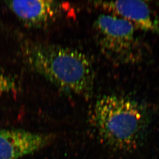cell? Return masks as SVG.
Returning <instances> with one entry per match:
<instances>
[{"label":"cell","mask_w":159,"mask_h":159,"mask_svg":"<svg viewBox=\"0 0 159 159\" xmlns=\"http://www.w3.org/2000/svg\"><path fill=\"white\" fill-rule=\"evenodd\" d=\"M24 57L30 66L58 87L84 98L92 95L95 73L85 54L70 48L39 43H26Z\"/></svg>","instance_id":"1"},{"label":"cell","mask_w":159,"mask_h":159,"mask_svg":"<svg viewBox=\"0 0 159 159\" xmlns=\"http://www.w3.org/2000/svg\"><path fill=\"white\" fill-rule=\"evenodd\" d=\"M98 134L107 145L131 150L141 144L148 123L146 110L132 99L116 95L102 96L90 114Z\"/></svg>","instance_id":"2"},{"label":"cell","mask_w":159,"mask_h":159,"mask_svg":"<svg viewBox=\"0 0 159 159\" xmlns=\"http://www.w3.org/2000/svg\"><path fill=\"white\" fill-rule=\"evenodd\" d=\"M96 39L102 53L117 63L139 60L140 42L131 23L116 16L102 14L94 23Z\"/></svg>","instance_id":"3"},{"label":"cell","mask_w":159,"mask_h":159,"mask_svg":"<svg viewBox=\"0 0 159 159\" xmlns=\"http://www.w3.org/2000/svg\"><path fill=\"white\" fill-rule=\"evenodd\" d=\"M54 139L53 134L0 129V159H20L47 147Z\"/></svg>","instance_id":"4"},{"label":"cell","mask_w":159,"mask_h":159,"mask_svg":"<svg viewBox=\"0 0 159 159\" xmlns=\"http://www.w3.org/2000/svg\"><path fill=\"white\" fill-rule=\"evenodd\" d=\"M95 4L146 32L159 33V23L148 4L142 1H98Z\"/></svg>","instance_id":"5"},{"label":"cell","mask_w":159,"mask_h":159,"mask_svg":"<svg viewBox=\"0 0 159 159\" xmlns=\"http://www.w3.org/2000/svg\"><path fill=\"white\" fill-rule=\"evenodd\" d=\"M6 4L24 24L41 27L50 23L61 14L62 4L50 0L7 1Z\"/></svg>","instance_id":"6"}]
</instances>
